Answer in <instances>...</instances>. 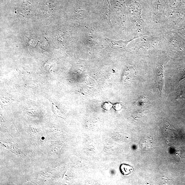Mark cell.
I'll return each mask as SVG.
<instances>
[{
    "label": "cell",
    "mask_w": 185,
    "mask_h": 185,
    "mask_svg": "<svg viewBox=\"0 0 185 185\" xmlns=\"http://www.w3.org/2000/svg\"><path fill=\"white\" fill-rule=\"evenodd\" d=\"M144 35L145 34L135 37L134 38L128 41L113 40V39L108 38L106 37L105 41L112 49L115 50L125 51L126 50V47L129 43L134 40V39L139 38L141 36H144Z\"/></svg>",
    "instance_id": "obj_1"
},
{
    "label": "cell",
    "mask_w": 185,
    "mask_h": 185,
    "mask_svg": "<svg viewBox=\"0 0 185 185\" xmlns=\"http://www.w3.org/2000/svg\"><path fill=\"white\" fill-rule=\"evenodd\" d=\"M155 81L157 87L159 89L160 95L163 93L165 84L164 69L163 66L158 69L155 74Z\"/></svg>",
    "instance_id": "obj_2"
},
{
    "label": "cell",
    "mask_w": 185,
    "mask_h": 185,
    "mask_svg": "<svg viewBox=\"0 0 185 185\" xmlns=\"http://www.w3.org/2000/svg\"><path fill=\"white\" fill-rule=\"evenodd\" d=\"M136 74V70L134 68H127L124 70L122 76V80L124 82L131 79Z\"/></svg>",
    "instance_id": "obj_3"
},
{
    "label": "cell",
    "mask_w": 185,
    "mask_h": 185,
    "mask_svg": "<svg viewBox=\"0 0 185 185\" xmlns=\"http://www.w3.org/2000/svg\"><path fill=\"white\" fill-rule=\"evenodd\" d=\"M120 171L124 176L129 175L134 171L132 166L126 164H122L120 166Z\"/></svg>",
    "instance_id": "obj_4"
},
{
    "label": "cell",
    "mask_w": 185,
    "mask_h": 185,
    "mask_svg": "<svg viewBox=\"0 0 185 185\" xmlns=\"http://www.w3.org/2000/svg\"><path fill=\"white\" fill-rule=\"evenodd\" d=\"M113 104L111 102H106L103 104L102 108L105 111H109L111 110L112 107H113Z\"/></svg>",
    "instance_id": "obj_5"
},
{
    "label": "cell",
    "mask_w": 185,
    "mask_h": 185,
    "mask_svg": "<svg viewBox=\"0 0 185 185\" xmlns=\"http://www.w3.org/2000/svg\"><path fill=\"white\" fill-rule=\"evenodd\" d=\"M113 108L116 111H119L121 109L122 106L121 104L117 103L113 105Z\"/></svg>",
    "instance_id": "obj_6"
},
{
    "label": "cell",
    "mask_w": 185,
    "mask_h": 185,
    "mask_svg": "<svg viewBox=\"0 0 185 185\" xmlns=\"http://www.w3.org/2000/svg\"><path fill=\"white\" fill-rule=\"evenodd\" d=\"M183 98H185V89L182 91L179 95L176 98V99H178Z\"/></svg>",
    "instance_id": "obj_7"
},
{
    "label": "cell",
    "mask_w": 185,
    "mask_h": 185,
    "mask_svg": "<svg viewBox=\"0 0 185 185\" xmlns=\"http://www.w3.org/2000/svg\"><path fill=\"white\" fill-rule=\"evenodd\" d=\"M185 79V72L184 73V74L182 75L181 78H180V80L181 81Z\"/></svg>",
    "instance_id": "obj_8"
}]
</instances>
